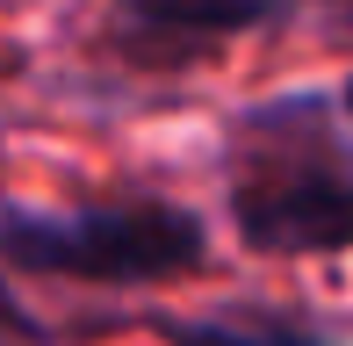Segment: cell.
Wrapping results in <instances>:
<instances>
[{
    "label": "cell",
    "mask_w": 353,
    "mask_h": 346,
    "mask_svg": "<svg viewBox=\"0 0 353 346\" xmlns=\"http://www.w3.org/2000/svg\"><path fill=\"white\" fill-rule=\"evenodd\" d=\"M296 14V0H108L101 51H116L137 72H188L210 65L223 43L274 29Z\"/></svg>",
    "instance_id": "3957f363"
},
{
    "label": "cell",
    "mask_w": 353,
    "mask_h": 346,
    "mask_svg": "<svg viewBox=\"0 0 353 346\" xmlns=\"http://www.w3.org/2000/svg\"><path fill=\"white\" fill-rule=\"evenodd\" d=\"M332 94H339V108H346V123H353V72H346V80L332 87Z\"/></svg>",
    "instance_id": "5b68a950"
},
{
    "label": "cell",
    "mask_w": 353,
    "mask_h": 346,
    "mask_svg": "<svg viewBox=\"0 0 353 346\" xmlns=\"http://www.w3.org/2000/svg\"><path fill=\"white\" fill-rule=\"evenodd\" d=\"M152 332L166 346H325L288 318H159Z\"/></svg>",
    "instance_id": "277c9868"
},
{
    "label": "cell",
    "mask_w": 353,
    "mask_h": 346,
    "mask_svg": "<svg viewBox=\"0 0 353 346\" xmlns=\"http://www.w3.org/2000/svg\"><path fill=\"white\" fill-rule=\"evenodd\" d=\"M339 94H260L223 130V216L252 260L353 253V145Z\"/></svg>",
    "instance_id": "6da1fadb"
},
{
    "label": "cell",
    "mask_w": 353,
    "mask_h": 346,
    "mask_svg": "<svg viewBox=\"0 0 353 346\" xmlns=\"http://www.w3.org/2000/svg\"><path fill=\"white\" fill-rule=\"evenodd\" d=\"M8 274L87 281V289H159L210 267V224L166 195H108V202H8L0 216Z\"/></svg>",
    "instance_id": "7a4b0ae2"
}]
</instances>
